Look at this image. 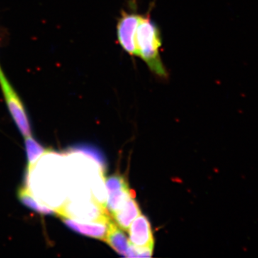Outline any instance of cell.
<instances>
[{"label":"cell","mask_w":258,"mask_h":258,"mask_svg":"<svg viewBox=\"0 0 258 258\" xmlns=\"http://www.w3.org/2000/svg\"><path fill=\"white\" fill-rule=\"evenodd\" d=\"M135 42L137 57L147 64L151 72L158 79H168L169 74L160 55L162 46L160 29L153 21L149 13L141 15Z\"/></svg>","instance_id":"6da1fadb"},{"label":"cell","mask_w":258,"mask_h":258,"mask_svg":"<svg viewBox=\"0 0 258 258\" xmlns=\"http://www.w3.org/2000/svg\"><path fill=\"white\" fill-rule=\"evenodd\" d=\"M0 88L10 114L24 137L32 136L31 127L23 102L0 66Z\"/></svg>","instance_id":"7a4b0ae2"},{"label":"cell","mask_w":258,"mask_h":258,"mask_svg":"<svg viewBox=\"0 0 258 258\" xmlns=\"http://www.w3.org/2000/svg\"><path fill=\"white\" fill-rule=\"evenodd\" d=\"M130 10H122L116 25L117 40L121 48L130 55L137 57L135 37L141 15L137 5H132Z\"/></svg>","instance_id":"3957f363"},{"label":"cell","mask_w":258,"mask_h":258,"mask_svg":"<svg viewBox=\"0 0 258 258\" xmlns=\"http://www.w3.org/2000/svg\"><path fill=\"white\" fill-rule=\"evenodd\" d=\"M106 187L108 193L107 209L108 212L113 215L121 208L134 190L129 189L126 178L118 173L110 176L106 179Z\"/></svg>","instance_id":"277c9868"},{"label":"cell","mask_w":258,"mask_h":258,"mask_svg":"<svg viewBox=\"0 0 258 258\" xmlns=\"http://www.w3.org/2000/svg\"><path fill=\"white\" fill-rule=\"evenodd\" d=\"M128 232L132 245L140 249L154 250V238L150 222L141 214L129 227Z\"/></svg>","instance_id":"5b68a950"},{"label":"cell","mask_w":258,"mask_h":258,"mask_svg":"<svg viewBox=\"0 0 258 258\" xmlns=\"http://www.w3.org/2000/svg\"><path fill=\"white\" fill-rule=\"evenodd\" d=\"M69 228L93 238L105 241L108 232V222H81L69 217L58 216ZM110 219V220H111Z\"/></svg>","instance_id":"8992f818"},{"label":"cell","mask_w":258,"mask_h":258,"mask_svg":"<svg viewBox=\"0 0 258 258\" xmlns=\"http://www.w3.org/2000/svg\"><path fill=\"white\" fill-rule=\"evenodd\" d=\"M135 191H134L125 200L121 208L112 215L115 223L123 230L128 231L134 219L142 214L139 204L135 200Z\"/></svg>","instance_id":"52a82bcc"},{"label":"cell","mask_w":258,"mask_h":258,"mask_svg":"<svg viewBox=\"0 0 258 258\" xmlns=\"http://www.w3.org/2000/svg\"><path fill=\"white\" fill-rule=\"evenodd\" d=\"M104 242H107L120 255L126 257L130 247V242L124 232L120 230V227L112 219L108 222V232Z\"/></svg>","instance_id":"ba28073f"},{"label":"cell","mask_w":258,"mask_h":258,"mask_svg":"<svg viewBox=\"0 0 258 258\" xmlns=\"http://www.w3.org/2000/svg\"><path fill=\"white\" fill-rule=\"evenodd\" d=\"M18 196L20 203L37 213L45 215H57L55 210L49 208L45 204L40 203V201H37L28 187L24 186L19 189Z\"/></svg>","instance_id":"9c48e42d"},{"label":"cell","mask_w":258,"mask_h":258,"mask_svg":"<svg viewBox=\"0 0 258 258\" xmlns=\"http://www.w3.org/2000/svg\"><path fill=\"white\" fill-rule=\"evenodd\" d=\"M25 144L28 161V174L30 175L37 161L41 157L42 154L47 152V150L35 139L32 138V136L25 137Z\"/></svg>","instance_id":"30bf717a"}]
</instances>
